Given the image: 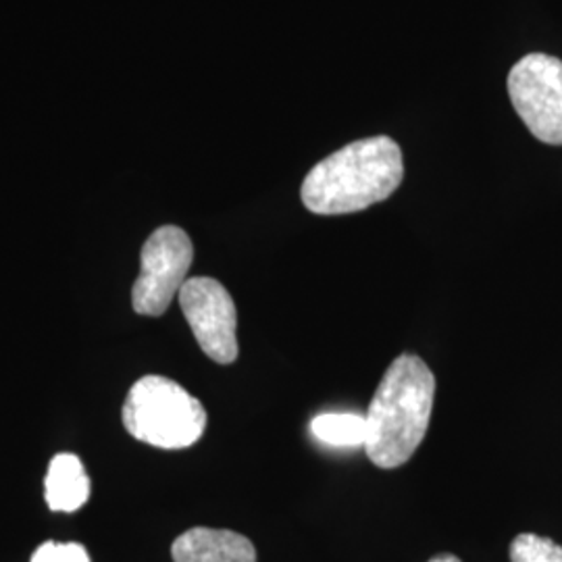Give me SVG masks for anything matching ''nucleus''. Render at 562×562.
Returning a JSON list of instances; mask_svg holds the SVG:
<instances>
[{"mask_svg":"<svg viewBox=\"0 0 562 562\" xmlns=\"http://www.w3.org/2000/svg\"><path fill=\"white\" fill-rule=\"evenodd\" d=\"M404 178L398 142L373 136L350 142L317 162L302 181V204L315 215L359 213L390 199Z\"/></svg>","mask_w":562,"mask_h":562,"instance_id":"1","label":"nucleus"},{"mask_svg":"<svg viewBox=\"0 0 562 562\" xmlns=\"http://www.w3.org/2000/svg\"><path fill=\"white\" fill-rule=\"evenodd\" d=\"M436 398V378L427 362L401 355L392 362L369 404L364 450L380 469H396L425 440Z\"/></svg>","mask_w":562,"mask_h":562,"instance_id":"2","label":"nucleus"},{"mask_svg":"<svg viewBox=\"0 0 562 562\" xmlns=\"http://www.w3.org/2000/svg\"><path fill=\"white\" fill-rule=\"evenodd\" d=\"M121 419L130 436L162 450L190 448L206 429L202 402L162 375H146L132 385Z\"/></svg>","mask_w":562,"mask_h":562,"instance_id":"3","label":"nucleus"},{"mask_svg":"<svg viewBox=\"0 0 562 562\" xmlns=\"http://www.w3.org/2000/svg\"><path fill=\"white\" fill-rule=\"evenodd\" d=\"M194 261L190 236L178 225H162L144 241L140 276L132 290L134 311L144 317H161L180 294Z\"/></svg>","mask_w":562,"mask_h":562,"instance_id":"4","label":"nucleus"},{"mask_svg":"<svg viewBox=\"0 0 562 562\" xmlns=\"http://www.w3.org/2000/svg\"><path fill=\"white\" fill-rule=\"evenodd\" d=\"M508 97L533 138L562 146V60L531 53L508 74Z\"/></svg>","mask_w":562,"mask_h":562,"instance_id":"5","label":"nucleus"},{"mask_svg":"<svg viewBox=\"0 0 562 562\" xmlns=\"http://www.w3.org/2000/svg\"><path fill=\"white\" fill-rule=\"evenodd\" d=\"M178 299L202 352L220 364L236 361L238 311L225 285L213 278H190L181 285Z\"/></svg>","mask_w":562,"mask_h":562,"instance_id":"6","label":"nucleus"},{"mask_svg":"<svg viewBox=\"0 0 562 562\" xmlns=\"http://www.w3.org/2000/svg\"><path fill=\"white\" fill-rule=\"evenodd\" d=\"M171 557L173 562H257V550L236 531L194 527L173 542Z\"/></svg>","mask_w":562,"mask_h":562,"instance_id":"7","label":"nucleus"},{"mask_svg":"<svg viewBox=\"0 0 562 562\" xmlns=\"http://www.w3.org/2000/svg\"><path fill=\"white\" fill-rule=\"evenodd\" d=\"M44 496L55 513H76L90 498V477L83 462L69 452L57 454L46 473Z\"/></svg>","mask_w":562,"mask_h":562,"instance_id":"8","label":"nucleus"},{"mask_svg":"<svg viewBox=\"0 0 562 562\" xmlns=\"http://www.w3.org/2000/svg\"><path fill=\"white\" fill-rule=\"evenodd\" d=\"M311 431L319 442L334 448L364 446L367 419L357 413H323L311 422Z\"/></svg>","mask_w":562,"mask_h":562,"instance_id":"9","label":"nucleus"},{"mask_svg":"<svg viewBox=\"0 0 562 562\" xmlns=\"http://www.w3.org/2000/svg\"><path fill=\"white\" fill-rule=\"evenodd\" d=\"M510 562H562V546L536 533H521L510 543Z\"/></svg>","mask_w":562,"mask_h":562,"instance_id":"10","label":"nucleus"},{"mask_svg":"<svg viewBox=\"0 0 562 562\" xmlns=\"http://www.w3.org/2000/svg\"><path fill=\"white\" fill-rule=\"evenodd\" d=\"M32 562H90V557L81 543H42L34 552Z\"/></svg>","mask_w":562,"mask_h":562,"instance_id":"11","label":"nucleus"},{"mask_svg":"<svg viewBox=\"0 0 562 562\" xmlns=\"http://www.w3.org/2000/svg\"><path fill=\"white\" fill-rule=\"evenodd\" d=\"M429 562H461V559L454 554H440V557H434Z\"/></svg>","mask_w":562,"mask_h":562,"instance_id":"12","label":"nucleus"}]
</instances>
